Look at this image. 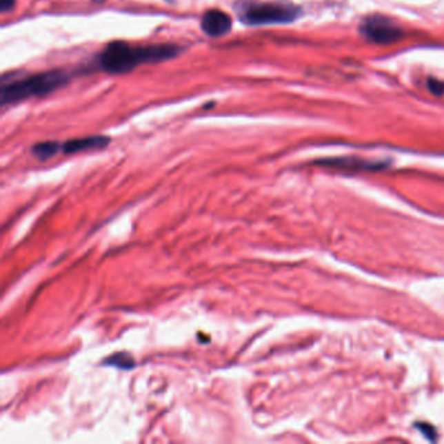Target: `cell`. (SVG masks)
<instances>
[{
  "instance_id": "obj_8",
  "label": "cell",
  "mask_w": 444,
  "mask_h": 444,
  "mask_svg": "<svg viewBox=\"0 0 444 444\" xmlns=\"http://www.w3.org/2000/svg\"><path fill=\"white\" fill-rule=\"evenodd\" d=\"M326 164L330 165H339V167H357L360 170H373V168H381L382 164L372 163V162H365V161H359V159H332V161H326Z\"/></svg>"
},
{
  "instance_id": "obj_11",
  "label": "cell",
  "mask_w": 444,
  "mask_h": 444,
  "mask_svg": "<svg viewBox=\"0 0 444 444\" xmlns=\"http://www.w3.org/2000/svg\"><path fill=\"white\" fill-rule=\"evenodd\" d=\"M14 7V0H0V11L3 13L11 11Z\"/></svg>"
},
{
  "instance_id": "obj_6",
  "label": "cell",
  "mask_w": 444,
  "mask_h": 444,
  "mask_svg": "<svg viewBox=\"0 0 444 444\" xmlns=\"http://www.w3.org/2000/svg\"><path fill=\"white\" fill-rule=\"evenodd\" d=\"M110 143V139L105 136H90L83 139L67 141L61 150L65 154H76V152H88V150H99L105 149Z\"/></svg>"
},
{
  "instance_id": "obj_9",
  "label": "cell",
  "mask_w": 444,
  "mask_h": 444,
  "mask_svg": "<svg viewBox=\"0 0 444 444\" xmlns=\"http://www.w3.org/2000/svg\"><path fill=\"white\" fill-rule=\"evenodd\" d=\"M107 365H112L117 366L120 369H132L134 366V361L133 359L129 356L128 353L121 352V353H117L114 356H111L110 359L105 360Z\"/></svg>"
},
{
  "instance_id": "obj_3",
  "label": "cell",
  "mask_w": 444,
  "mask_h": 444,
  "mask_svg": "<svg viewBox=\"0 0 444 444\" xmlns=\"http://www.w3.org/2000/svg\"><path fill=\"white\" fill-rule=\"evenodd\" d=\"M300 14V10L290 4L278 3H249L239 10L240 19L248 25L290 23Z\"/></svg>"
},
{
  "instance_id": "obj_4",
  "label": "cell",
  "mask_w": 444,
  "mask_h": 444,
  "mask_svg": "<svg viewBox=\"0 0 444 444\" xmlns=\"http://www.w3.org/2000/svg\"><path fill=\"white\" fill-rule=\"evenodd\" d=\"M360 33L378 45L395 43L403 37V30L398 25L382 14L367 16L360 25Z\"/></svg>"
},
{
  "instance_id": "obj_10",
  "label": "cell",
  "mask_w": 444,
  "mask_h": 444,
  "mask_svg": "<svg viewBox=\"0 0 444 444\" xmlns=\"http://www.w3.org/2000/svg\"><path fill=\"white\" fill-rule=\"evenodd\" d=\"M427 86H429V89H430V92H432V93L433 94H435V95H438V97L443 95V82L439 81V80H436V79H429V80H427Z\"/></svg>"
},
{
  "instance_id": "obj_1",
  "label": "cell",
  "mask_w": 444,
  "mask_h": 444,
  "mask_svg": "<svg viewBox=\"0 0 444 444\" xmlns=\"http://www.w3.org/2000/svg\"><path fill=\"white\" fill-rule=\"evenodd\" d=\"M179 54L172 45L130 46L127 42H111L99 55V67L111 74H124L141 64H157L171 60Z\"/></svg>"
},
{
  "instance_id": "obj_2",
  "label": "cell",
  "mask_w": 444,
  "mask_h": 444,
  "mask_svg": "<svg viewBox=\"0 0 444 444\" xmlns=\"http://www.w3.org/2000/svg\"><path fill=\"white\" fill-rule=\"evenodd\" d=\"M68 79L70 77L64 70H55L6 83L0 90V103L3 105H13L33 97L52 93L67 83Z\"/></svg>"
},
{
  "instance_id": "obj_7",
  "label": "cell",
  "mask_w": 444,
  "mask_h": 444,
  "mask_svg": "<svg viewBox=\"0 0 444 444\" xmlns=\"http://www.w3.org/2000/svg\"><path fill=\"white\" fill-rule=\"evenodd\" d=\"M61 149V146L55 141H46V142H39L33 146L32 152L41 161H47L51 157H54L57 152Z\"/></svg>"
},
{
  "instance_id": "obj_5",
  "label": "cell",
  "mask_w": 444,
  "mask_h": 444,
  "mask_svg": "<svg viewBox=\"0 0 444 444\" xmlns=\"http://www.w3.org/2000/svg\"><path fill=\"white\" fill-rule=\"evenodd\" d=\"M201 29L205 34L210 37H222L232 29V20L225 12L211 10L208 11L201 20Z\"/></svg>"
}]
</instances>
